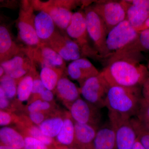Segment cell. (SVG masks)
Returning a JSON list of instances; mask_svg holds the SVG:
<instances>
[{"label": "cell", "mask_w": 149, "mask_h": 149, "mask_svg": "<svg viewBox=\"0 0 149 149\" xmlns=\"http://www.w3.org/2000/svg\"><path fill=\"white\" fill-rule=\"evenodd\" d=\"M34 25L38 38L42 42L49 41L55 33L54 22L49 15L41 10L34 17Z\"/></svg>", "instance_id": "18"}, {"label": "cell", "mask_w": 149, "mask_h": 149, "mask_svg": "<svg viewBox=\"0 0 149 149\" xmlns=\"http://www.w3.org/2000/svg\"><path fill=\"white\" fill-rule=\"evenodd\" d=\"M132 149H145L142 146L141 143L138 141V139H136V143L134 144V146Z\"/></svg>", "instance_id": "41"}, {"label": "cell", "mask_w": 149, "mask_h": 149, "mask_svg": "<svg viewBox=\"0 0 149 149\" xmlns=\"http://www.w3.org/2000/svg\"><path fill=\"white\" fill-rule=\"evenodd\" d=\"M109 122L114 131L117 149H132L137 136L129 118L109 111Z\"/></svg>", "instance_id": "7"}, {"label": "cell", "mask_w": 149, "mask_h": 149, "mask_svg": "<svg viewBox=\"0 0 149 149\" xmlns=\"http://www.w3.org/2000/svg\"><path fill=\"white\" fill-rule=\"evenodd\" d=\"M94 146L95 149H117L114 131L109 122L99 128Z\"/></svg>", "instance_id": "21"}, {"label": "cell", "mask_w": 149, "mask_h": 149, "mask_svg": "<svg viewBox=\"0 0 149 149\" xmlns=\"http://www.w3.org/2000/svg\"><path fill=\"white\" fill-rule=\"evenodd\" d=\"M143 98L142 87L110 86L105 107L109 111L131 118L138 113Z\"/></svg>", "instance_id": "2"}, {"label": "cell", "mask_w": 149, "mask_h": 149, "mask_svg": "<svg viewBox=\"0 0 149 149\" xmlns=\"http://www.w3.org/2000/svg\"><path fill=\"white\" fill-rule=\"evenodd\" d=\"M80 85V95L84 100L100 109L105 107L110 85L101 72L86 79Z\"/></svg>", "instance_id": "6"}, {"label": "cell", "mask_w": 149, "mask_h": 149, "mask_svg": "<svg viewBox=\"0 0 149 149\" xmlns=\"http://www.w3.org/2000/svg\"><path fill=\"white\" fill-rule=\"evenodd\" d=\"M142 59L141 52L125 49L106 59L107 65L101 72L110 86L142 87L149 76Z\"/></svg>", "instance_id": "1"}, {"label": "cell", "mask_w": 149, "mask_h": 149, "mask_svg": "<svg viewBox=\"0 0 149 149\" xmlns=\"http://www.w3.org/2000/svg\"><path fill=\"white\" fill-rule=\"evenodd\" d=\"M138 43L141 52L149 51V28L139 31Z\"/></svg>", "instance_id": "31"}, {"label": "cell", "mask_w": 149, "mask_h": 149, "mask_svg": "<svg viewBox=\"0 0 149 149\" xmlns=\"http://www.w3.org/2000/svg\"><path fill=\"white\" fill-rule=\"evenodd\" d=\"M63 69L56 67H44L40 73V78L45 88L52 91L56 88L58 82L62 77Z\"/></svg>", "instance_id": "24"}, {"label": "cell", "mask_w": 149, "mask_h": 149, "mask_svg": "<svg viewBox=\"0 0 149 149\" xmlns=\"http://www.w3.org/2000/svg\"><path fill=\"white\" fill-rule=\"evenodd\" d=\"M24 141V149H48L47 146L31 136L26 137Z\"/></svg>", "instance_id": "32"}, {"label": "cell", "mask_w": 149, "mask_h": 149, "mask_svg": "<svg viewBox=\"0 0 149 149\" xmlns=\"http://www.w3.org/2000/svg\"><path fill=\"white\" fill-rule=\"evenodd\" d=\"M34 17L30 10L21 11L17 24L19 38L31 47H37L42 43L35 30Z\"/></svg>", "instance_id": "14"}, {"label": "cell", "mask_w": 149, "mask_h": 149, "mask_svg": "<svg viewBox=\"0 0 149 149\" xmlns=\"http://www.w3.org/2000/svg\"><path fill=\"white\" fill-rule=\"evenodd\" d=\"M9 105V99L7 97L2 88L0 86V109L3 110L7 109Z\"/></svg>", "instance_id": "36"}, {"label": "cell", "mask_w": 149, "mask_h": 149, "mask_svg": "<svg viewBox=\"0 0 149 149\" xmlns=\"http://www.w3.org/2000/svg\"><path fill=\"white\" fill-rule=\"evenodd\" d=\"M29 58L37 62L44 67H56L65 69V61L54 50L45 43H41L35 47H29L26 50Z\"/></svg>", "instance_id": "10"}, {"label": "cell", "mask_w": 149, "mask_h": 149, "mask_svg": "<svg viewBox=\"0 0 149 149\" xmlns=\"http://www.w3.org/2000/svg\"><path fill=\"white\" fill-rule=\"evenodd\" d=\"M44 84L40 78L33 79L32 85V93L34 94H40L45 89Z\"/></svg>", "instance_id": "35"}, {"label": "cell", "mask_w": 149, "mask_h": 149, "mask_svg": "<svg viewBox=\"0 0 149 149\" xmlns=\"http://www.w3.org/2000/svg\"><path fill=\"white\" fill-rule=\"evenodd\" d=\"M69 109L70 114L74 122L100 127L102 119L101 109L84 99H77Z\"/></svg>", "instance_id": "9"}, {"label": "cell", "mask_w": 149, "mask_h": 149, "mask_svg": "<svg viewBox=\"0 0 149 149\" xmlns=\"http://www.w3.org/2000/svg\"><path fill=\"white\" fill-rule=\"evenodd\" d=\"M5 17L1 14L0 13V24H3V22L5 20Z\"/></svg>", "instance_id": "43"}, {"label": "cell", "mask_w": 149, "mask_h": 149, "mask_svg": "<svg viewBox=\"0 0 149 149\" xmlns=\"http://www.w3.org/2000/svg\"><path fill=\"white\" fill-rule=\"evenodd\" d=\"M139 32L136 31L127 19L113 28L108 33L106 47L107 56H109L138 43Z\"/></svg>", "instance_id": "4"}, {"label": "cell", "mask_w": 149, "mask_h": 149, "mask_svg": "<svg viewBox=\"0 0 149 149\" xmlns=\"http://www.w3.org/2000/svg\"><path fill=\"white\" fill-rule=\"evenodd\" d=\"M66 70L69 77L78 81L80 84L89 77L97 75L100 72L89 60L84 57L70 62Z\"/></svg>", "instance_id": "15"}, {"label": "cell", "mask_w": 149, "mask_h": 149, "mask_svg": "<svg viewBox=\"0 0 149 149\" xmlns=\"http://www.w3.org/2000/svg\"><path fill=\"white\" fill-rule=\"evenodd\" d=\"M91 6L104 22L108 33L126 19V10L122 1H100Z\"/></svg>", "instance_id": "8"}, {"label": "cell", "mask_w": 149, "mask_h": 149, "mask_svg": "<svg viewBox=\"0 0 149 149\" xmlns=\"http://www.w3.org/2000/svg\"><path fill=\"white\" fill-rule=\"evenodd\" d=\"M85 19L87 31L94 47L102 58L107 56L106 42L108 35L105 24L91 6L85 9Z\"/></svg>", "instance_id": "5"}, {"label": "cell", "mask_w": 149, "mask_h": 149, "mask_svg": "<svg viewBox=\"0 0 149 149\" xmlns=\"http://www.w3.org/2000/svg\"><path fill=\"white\" fill-rule=\"evenodd\" d=\"M12 120V117L9 113L0 109V127L9 125Z\"/></svg>", "instance_id": "34"}, {"label": "cell", "mask_w": 149, "mask_h": 149, "mask_svg": "<svg viewBox=\"0 0 149 149\" xmlns=\"http://www.w3.org/2000/svg\"><path fill=\"white\" fill-rule=\"evenodd\" d=\"M147 68H148V69L149 70V61H148V65H147Z\"/></svg>", "instance_id": "46"}, {"label": "cell", "mask_w": 149, "mask_h": 149, "mask_svg": "<svg viewBox=\"0 0 149 149\" xmlns=\"http://www.w3.org/2000/svg\"><path fill=\"white\" fill-rule=\"evenodd\" d=\"M29 133L31 137L37 139L46 146H49L52 143V138H50L43 134L40 128L37 126H33L30 128Z\"/></svg>", "instance_id": "30"}, {"label": "cell", "mask_w": 149, "mask_h": 149, "mask_svg": "<svg viewBox=\"0 0 149 149\" xmlns=\"http://www.w3.org/2000/svg\"><path fill=\"white\" fill-rule=\"evenodd\" d=\"M50 107V104L48 102L38 100L33 102L28 106V110L29 113L33 112H40L49 109Z\"/></svg>", "instance_id": "33"}, {"label": "cell", "mask_w": 149, "mask_h": 149, "mask_svg": "<svg viewBox=\"0 0 149 149\" xmlns=\"http://www.w3.org/2000/svg\"><path fill=\"white\" fill-rule=\"evenodd\" d=\"M65 32L66 35L79 46L83 57H88L96 60L102 59L88 35L84 12L79 11L73 13Z\"/></svg>", "instance_id": "3"}, {"label": "cell", "mask_w": 149, "mask_h": 149, "mask_svg": "<svg viewBox=\"0 0 149 149\" xmlns=\"http://www.w3.org/2000/svg\"><path fill=\"white\" fill-rule=\"evenodd\" d=\"M45 43L56 52L65 61H73L83 57L79 46L67 35L56 32Z\"/></svg>", "instance_id": "11"}, {"label": "cell", "mask_w": 149, "mask_h": 149, "mask_svg": "<svg viewBox=\"0 0 149 149\" xmlns=\"http://www.w3.org/2000/svg\"><path fill=\"white\" fill-rule=\"evenodd\" d=\"M59 97L70 107L77 99L80 98V89L66 77L62 76L56 86Z\"/></svg>", "instance_id": "20"}, {"label": "cell", "mask_w": 149, "mask_h": 149, "mask_svg": "<svg viewBox=\"0 0 149 149\" xmlns=\"http://www.w3.org/2000/svg\"><path fill=\"white\" fill-rule=\"evenodd\" d=\"M0 141L6 146L16 149L24 148V139L15 129L5 126L0 129Z\"/></svg>", "instance_id": "23"}, {"label": "cell", "mask_w": 149, "mask_h": 149, "mask_svg": "<svg viewBox=\"0 0 149 149\" xmlns=\"http://www.w3.org/2000/svg\"><path fill=\"white\" fill-rule=\"evenodd\" d=\"M0 63H1V61H0Z\"/></svg>", "instance_id": "47"}, {"label": "cell", "mask_w": 149, "mask_h": 149, "mask_svg": "<svg viewBox=\"0 0 149 149\" xmlns=\"http://www.w3.org/2000/svg\"><path fill=\"white\" fill-rule=\"evenodd\" d=\"M60 149H77L75 148H70V147L63 146L62 148Z\"/></svg>", "instance_id": "45"}, {"label": "cell", "mask_w": 149, "mask_h": 149, "mask_svg": "<svg viewBox=\"0 0 149 149\" xmlns=\"http://www.w3.org/2000/svg\"><path fill=\"white\" fill-rule=\"evenodd\" d=\"M77 1H63L56 2V5L45 3L42 10L47 13L55 25L65 31L71 21L73 13L71 9L77 5Z\"/></svg>", "instance_id": "12"}, {"label": "cell", "mask_w": 149, "mask_h": 149, "mask_svg": "<svg viewBox=\"0 0 149 149\" xmlns=\"http://www.w3.org/2000/svg\"><path fill=\"white\" fill-rule=\"evenodd\" d=\"M130 121L136 132L137 139L145 149H149V130L141 124L138 118L133 117Z\"/></svg>", "instance_id": "27"}, {"label": "cell", "mask_w": 149, "mask_h": 149, "mask_svg": "<svg viewBox=\"0 0 149 149\" xmlns=\"http://www.w3.org/2000/svg\"><path fill=\"white\" fill-rule=\"evenodd\" d=\"M135 117L141 124L149 130V102L144 100L141 101V106Z\"/></svg>", "instance_id": "29"}, {"label": "cell", "mask_w": 149, "mask_h": 149, "mask_svg": "<svg viewBox=\"0 0 149 149\" xmlns=\"http://www.w3.org/2000/svg\"><path fill=\"white\" fill-rule=\"evenodd\" d=\"M63 119L58 117L44 120L40 124L39 128L43 134L53 138L58 135L63 124Z\"/></svg>", "instance_id": "25"}, {"label": "cell", "mask_w": 149, "mask_h": 149, "mask_svg": "<svg viewBox=\"0 0 149 149\" xmlns=\"http://www.w3.org/2000/svg\"><path fill=\"white\" fill-rule=\"evenodd\" d=\"M29 118L36 124H40L44 120V115L40 112H33L29 113Z\"/></svg>", "instance_id": "37"}, {"label": "cell", "mask_w": 149, "mask_h": 149, "mask_svg": "<svg viewBox=\"0 0 149 149\" xmlns=\"http://www.w3.org/2000/svg\"><path fill=\"white\" fill-rule=\"evenodd\" d=\"M0 149H16L6 145H0Z\"/></svg>", "instance_id": "42"}, {"label": "cell", "mask_w": 149, "mask_h": 149, "mask_svg": "<svg viewBox=\"0 0 149 149\" xmlns=\"http://www.w3.org/2000/svg\"><path fill=\"white\" fill-rule=\"evenodd\" d=\"M41 98L44 101L49 102L52 101L54 99V94L52 91L48 89H45L40 94Z\"/></svg>", "instance_id": "38"}, {"label": "cell", "mask_w": 149, "mask_h": 149, "mask_svg": "<svg viewBox=\"0 0 149 149\" xmlns=\"http://www.w3.org/2000/svg\"><path fill=\"white\" fill-rule=\"evenodd\" d=\"M32 65L33 63L30 59L26 58L19 54L0 63L5 74L15 80L27 74L28 70L32 68Z\"/></svg>", "instance_id": "16"}, {"label": "cell", "mask_w": 149, "mask_h": 149, "mask_svg": "<svg viewBox=\"0 0 149 149\" xmlns=\"http://www.w3.org/2000/svg\"><path fill=\"white\" fill-rule=\"evenodd\" d=\"M148 28H149V18L147 19L146 21L145 22V23L139 29H137V31L139 32V31H141V30H143V29H148Z\"/></svg>", "instance_id": "40"}, {"label": "cell", "mask_w": 149, "mask_h": 149, "mask_svg": "<svg viewBox=\"0 0 149 149\" xmlns=\"http://www.w3.org/2000/svg\"><path fill=\"white\" fill-rule=\"evenodd\" d=\"M5 74L4 71L2 67L0 65V78Z\"/></svg>", "instance_id": "44"}, {"label": "cell", "mask_w": 149, "mask_h": 149, "mask_svg": "<svg viewBox=\"0 0 149 149\" xmlns=\"http://www.w3.org/2000/svg\"><path fill=\"white\" fill-rule=\"evenodd\" d=\"M67 115L56 139L58 143L63 146L74 148V122L70 113Z\"/></svg>", "instance_id": "22"}, {"label": "cell", "mask_w": 149, "mask_h": 149, "mask_svg": "<svg viewBox=\"0 0 149 149\" xmlns=\"http://www.w3.org/2000/svg\"><path fill=\"white\" fill-rule=\"evenodd\" d=\"M0 86L9 100L13 99L17 95L16 80L7 74H5L0 78Z\"/></svg>", "instance_id": "28"}, {"label": "cell", "mask_w": 149, "mask_h": 149, "mask_svg": "<svg viewBox=\"0 0 149 149\" xmlns=\"http://www.w3.org/2000/svg\"><path fill=\"white\" fill-rule=\"evenodd\" d=\"M126 19L137 31L149 18V0L122 1Z\"/></svg>", "instance_id": "13"}, {"label": "cell", "mask_w": 149, "mask_h": 149, "mask_svg": "<svg viewBox=\"0 0 149 149\" xmlns=\"http://www.w3.org/2000/svg\"><path fill=\"white\" fill-rule=\"evenodd\" d=\"M20 51V48L13 40L8 28L3 24H0V63L18 54Z\"/></svg>", "instance_id": "19"}, {"label": "cell", "mask_w": 149, "mask_h": 149, "mask_svg": "<svg viewBox=\"0 0 149 149\" xmlns=\"http://www.w3.org/2000/svg\"><path fill=\"white\" fill-rule=\"evenodd\" d=\"M142 94L144 100L149 102V76L142 85Z\"/></svg>", "instance_id": "39"}, {"label": "cell", "mask_w": 149, "mask_h": 149, "mask_svg": "<svg viewBox=\"0 0 149 149\" xmlns=\"http://www.w3.org/2000/svg\"><path fill=\"white\" fill-rule=\"evenodd\" d=\"M100 127L74 122V148L77 149H95L94 140Z\"/></svg>", "instance_id": "17"}, {"label": "cell", "mask_w": 149, "mask_h": 149, "mask_svg": "<svg viewBox=\"0 0 149 149\" xmlns=\"http://www.w3.org/2000/svg\"><path fill=\"white\" fill-rule=\"evenodd\" d=\"M33 78L31 75H27L23 77L18 83L17 95L19 100L27 101L32 93Z\"/></svg>", "instance_id": "26"}]
</instances>
